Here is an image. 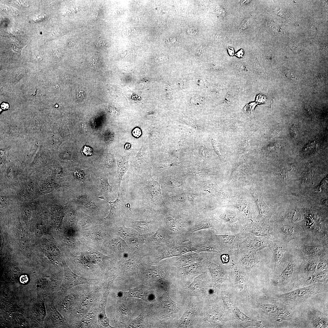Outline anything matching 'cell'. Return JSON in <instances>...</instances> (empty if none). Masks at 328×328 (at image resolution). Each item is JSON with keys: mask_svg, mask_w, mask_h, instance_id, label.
<instances>
[{"mask_svg": "<svg viewBox=\"0 0 328 328\" xmlns=\"http://www.w3.org/2000/svg\"><path fill=\"white\" fill-rule=\"evenodd\" d=\"M302 258L296 251L290 252L288 260L282 270L273 276V283L276 288L283 290L287 287L292 289L299 275Z\"/></svg>", "mask_w": 328, "mask_h": 328, "instance_id": "cell-1", "label": "cell"}, {"mask_svg": "<svg viewBox=\"0 0 328 328\" xmlns=\"http://www.w3.org/2000/svg\"><path fill=\"white\" fill-rule=\"evenodd\" d=\"M328 283H316L296 288L276 295L275 299L295 306L319 293L328 292Z\"/></svg>", "mask_w": 328, "mask_h": 328, "instance_id": "cell-2", "label": "cell"}, {"mask_svg": "<svg viewBox=\"0 0 328 328\" xmlns=\"http://www.w3.org/2000/svg\"><path fill=\"white\" fill-rule=\"evenodd\" d=\"M294 307L276 299L272 301L264 302L260 306L263 314L278 323L292 321L295 317Z\"/></svg>", "mask_w": 328, "mask_h": 328, "instance_id": "cell-3", "label": "cell"}, {"mask_svg": "<svg viewBox=\"0 0 328 328\" xmlns=\"http://www.w3.org/2000/svg\"><path fill=\"white\" fill-rule=\"evenodd\" d=\"M243 232L233 234H212L210 237L220 248L223 252L231 255L236 254L249 234Z\"/></svg>", "mask_w": 328, "mask_h": 328, "instance_id": "cell-4", "label": "cell"}, {"mask_svg": "<svg viewBox=\"0 0 328 328\" xmlns=\"http://www.w3.org/2000/svg\"><path fill=\"white\" fill-rule=\"evenodd\" d=\"M275 239L288 244L291 241L304 237L303 231L299 225L293 223L272 224Z\"/></svg>", "mask_w": 328, "mask_h": 328, "instance_id": "cell-5", "label": "cell"}, {"mask_svg": "<svg viewBox=\"0 0 328 328\" xmlns=\"http://www.w3.org/2000/svg\"><path fill=\"white\" fill-rule=\"evenodd\" d=\"M268 248L272 252L274 258L273 276L278 273L287 263L290 251L288 250L287 244L276 239L272 240Z\"/></svg>", "mask_w": 328, "mask_h": 328, "instance_id": "cell-6", "label": "cell"}, {"mask_svg": "<svg viewBox=\"0 0 328 328\" xmlns=\"http://www.w3.org/2000/svg\"><path fill=\"white\" fill-rule=\"evenodd\" d=\"M199 253L202 251L200 245H193L188 242L180 244L171 245L163 248L158 252L155 257V261L171 257L180 256L189 252Z\"/></svg>", "mask_w": 328, "mask_h": 328, "instance_id": "cell-7", "label": "cell"}, {"mask_svg": "<svg viewBox=\"0 0 328 328\" xmlns=\"http://www.w3.org/2000/svg\"><path fill=\"white\" fill-rule=\"evenodd\" d=\"M232 257L234 261L247 273L250 272L253 266L261 260V257L257 251L241 248Z\"/></svg>", "mask_w": 328, "mask_h": 328, "instance_id": "cell-8", "label": "cell"}, {"mask_svg": "<svg viewBox=\"0 0 328 328\" xmlns=\"http://www.w3.org/2000/svg\"><path fill=\"white\" fill-rule=\"evenodd\" d=\"M295 250L302 258L328 256V244H309L301 243Z\"/></svg>", "mask_w": 328, "mask_h": 328, "instance_id": "cell-9", "label": "cell"}, {"mask_svg": "<svg viewBox=\"0 0 328 328\" xmlns=\"http://www.w3.org/2000/svg\"><path fill=\"white\" fill-rule=\"evenodd\" d=\"M244 232L256 236L266 237L271 240L275 239L273 228L271 224H262L254 219L248 222L245 228Z\"/></svg>", "mask_w": 328, "mask_h": 328, "instance_id": "cell-10", "label": "cell"}, {"mask_svg": "<svg viewBox=\"0 0 328 328\" xmlns=\"http://www.w3.org/2000/svg\"><path fill=\"white\" fill-rule=\"evenodd\" d=\"M117 233L130 247L139 248L144 242L143 238L138 232L133 229L128 228L123 225L118 228Z\"/></svg>", "mask_w": 328, "mask_h": 328, "instance_id": "cell-11", "label": "cell"}, {"mask_svg": "<svg viewBox=\"0 0 328 328\" xmlns=\"http://www.w3.org/2000/svg\"><path fill=\"white\" fill-rule=\"evenodd\" d=\"M328 270L315 272L298 278L291 290L316 283H328Z\"/></svg>", "mask_w": 328, "mask_h": 328, "instance_id": "cell-12", "label": "cell"}, {"mask_svg": "<svg viewBox=\"0 0 328 328\" xmlns=\"http://www.w3.org/2000/svg\"><path fill=\"white\" fill-rule=\"evenodd\" d=\"M271 240L269 238L256 236L249 233L241 244L240 248L257 251L265 248H268Z\"/></svg>", "mask_w": 328, "mask_h": 328, "instance_id": "cell-13", "label": "cell"}, {"mask_svg": "<svg viewBox=\"0 0 328 328\" xmlns=\"http://www.w3.org/2000/svg\"><path fill=\"white\" fill-rule=\"evenodd\" d=\"M208 261V267L211 274L214 287L216 288L226 279L228 272L227 269L217 262L212 261Z\"/></svg>", "mask_w": 328, "mask_h": 328, "instance_id": "cell-14", "label": "cell"}, {"mask_svg": "<svg viewBox=\"0 0 328 328\" xmlns=\"http://www.w3.org/2000/svg\"><path fill=\"white\" fill-rule=\"evenodd\" d=\"M258 211V215L255 220L261 223L270 224L269 220L273 214L272 210L267 206L261 195L257 193L252 194Z\"/></svg>", "mask_w": 328, "mask_h": 328, "instance_id": "cell-15", "label": "cell"}, {"mask_svg": "<svg viewBox=\"0 0 328 328\" xmlns=\"http://www.w3.org/2000/svg\"><path fill=\"white\" fill-rule=\"evenodd\" d=\"M224 300L227 308L231 311L234 316L241 323L243 326H254L264 327L261 321L254 320L248 316L234 305L228 299L224 298Z\"/></svg>", "mask_w": 328, "mask_h": 328, "instance_id": "cell-16", "label": "cell"}, {"mask_svg": "<svg viewBox=\"0 0 328 328\" xmlns=\"http://www.w3.org/2000/svg\"><path fill=\"white\" fill-rule=\"evenodd\" d=\"M308 322L312 327L325 328L328 327L327 315L316 309L311 308L307 313Z\"/></svg>", "mask_w": 328, "mask_h": 328, "instance_id": "cell-17", "label": "cell"}, {"mask_svg": "<svg viewBox=\"0 0 328 328\" xmlns=\"http://www.w3.org/2000/svg\"><path fill=\"white\" fill-rule=\"evenodd\" d=\"M323 257H314L302 258L298 278L313 274L316 270L318 263Z\"/></svg>", "mask_w": 328, "mask_h": 328, "instance_id": "cell-18", "label": "cell"}, {"mask_svg": "<svg viewBox=\"0 0 328 328\" xmlns=\"http://www.w3.org/2000/svg\"><path fill=\"white\" fill-rule=\"evenodd\" d=\"M65 275L64 280L65 287L67 289L83 284L89 283L91 280L80 277L65 267Z\"/></svg>", "mask_w": 328, "mask_h": 328, "instance_id": "cell-19", "label": "cell"}, {"mask_svg": "<svg viewBox=\"0 0 328 328\" xmlns=\"http://www.w3.org/2000/svg\"><path fill=\"white\" fill-rule=\"evenodd\" d=\"M159 310L162 314L168 315L178 312V304L171 299L168 293L164 294L161 297L159 303Z\"/></svg>", "mask_w": 328, "mask_h": 328, "instance_id": "cell-20", "label": "cell"}, {"mask_svg": "<svg viewBox=\"0 0 328 328\" xmlns=\"http://www.w3.org/2000/svg\"><path fill=\"white\" fill-rule=\"evenodd\" d=\"M118 196L117 199L115 201L113 202L108 201L103 196L97 197L99 198L105 200L110 204V210L108 215L104 218L105 220H111L116 217L118 214L121 212L124 206L125 203L122 194L119 192H118Z\"/></svg>", "mask_w": 328, "mask_h": 328, "instance_id": "cell-21", "label": "cell"}, {"mask_svg": "<svg viewBox=\"0 0 328 328\" xmlns=\"http://www.w3.org/2000/svg\"><path fill=\"white\" fill-rule=\"evenodd\" d=\"M202 259L201 254L198 252H192L190 254L182 255L174 263V265L178 268L199 262Z\"/></svg>", "mask_w": 328, "mask_h": 328, "instance_id": "cell-22", "label": "cell"}, {"mask_svg": "<svg viewBox=\"0 0 328 328\" xmlns=\"http://www.w3.org/2000/svg\"><path fill=\"white\" fill-rule=\"evenodd\" d=\"M196 314V311L193 309L190 308L187 309L178 321L179 326L185 327L190 326L193 322Z\"/></svg>", "mask_w": 328, "mask_h": 328, "instance_id": "cell-23", "label": "cell"}, {"mask_svg": "<svg viewBox=\"0 0 328 328\" xmlns=\"http://www.w3.org/2000/svg\"><path fill=\"white\" fill-rule=\"evenodd\" d=\"M169 233L164 228L157 230L151 236L149 241L157 244H164L167 241Z\"/></svg>", "mask_w": 328, "mask_h": 328, "instance_id": "cell-24", "label": "cell"}, {"mask_svg": "<svg viewBox=\"0 0 328 328\" xmlns=\"http://www.w3.org/2000/svg\"><path fill=\"white\" fill-rule=\"evenodd\" d=\"M125 298L127 297H135L140 299L146 301L149 300L150 295L147 292L141 288H137L131 289L128 292H122Z\"/></svg>", "mask_w": 328, "mask_h": 328, "instance_id": "cell-25", "label": "cell"}, {"mask_svg": "<svg viewBox=\"0 0 328 328\" xmlns=\"http://www.w3.org/2000/svg\"><path fill=\"white\" fill-rule=\"evenodd\" d=\"M182 275L186 277H192L199 274L201 267L199 262L180 268Z\"/></svg>", "mask_w": 328, "mask_h": 328, "instance_id": "cell-26", "label": "cell"}, {"mask_svg": "<svg viewBox=\"0 0 328 328\" xmlns=\"http://www.w3.org/2000/svg\"><path fill=\"white\" fill-rule=\"evenodd\" d=\"M144 272L149 278L155 279L162 278L164 275V271L158 266L148 267Z\"/></svg>", "mask_w": 328, "mask_h": 328, "instance_id": "cell-27", "label": "cell"}, {"mask_svg": "<svg viewBox=\"0 0 328 328\" xmlns=\"http://www.w3.org/2000/svg\"><path fill=\"white\" fill-rule=\"evenodd\" d=\"M206 283L205 281L200 277H196L189 286L191 292L198 293H204L205 292Z\"/></svg>", "mask_w": 328, "mask_h": 328, "instance_id": "cell-28", "label": "cell"}, {"mask_svg": "<svg viewBox=\"0 0 328 328\" xmlns=\"http://www.w3.org/2000/svg\"><path fill=\"white\" fill-rule=\"evenodd\" d=\"M131 222L135 229L140 234L148 233L150 230L151 222L148 220H132Z\"/></svg>", "mask_w": 328, "mask_h": 328, "instance_id": "cell-29", "label": "cell"}, {"mask_svg": "<svg viewBox=\"0 0 328 328\" xmlns=\"http://www.w3.org/2000/svg\"><path fill=\"white\" fill-rule=\"evenodd\" d=\"M283 217L293 223H297L301 220V214L296 208H292L287 210L283 215Z\"/></svg>", "mask_w": 328, "mask_h": 328, "instance_id": "cell-30", "label": "cell"}, {"mask_svg": "<svg viewBox=\"0 0 328 328\" xmlns=\"http://www.w3.org/2000/svg\"><path fill=\"white\" fill-rule=\"evenodd\" d=\"M296 169L297 165L295 163L288 164L281 169L280 175L283 179H287L293 175Z\"/></svg>", "mask_w": 328, "mask_h": 328, "instance_id": "cell-31", "label": "cell"}, {"mask_svg": "<svg viewBox=\"0 0 328 328\" xmlns=\"http://www.w3.org/2000/svg\"><path fill=\"white\" fill-rule=\"evenodd\" d=\"M166 224L169 231L174 233H180L183 229L180 223L170 217L166 219Z\"/></svg>", "mask_w": 328, "mask_h": 328, "instance_id": "cell-32", "label": "cell"}, {"mask_svg": "<svg viewBox=\"0 0 328 328\" xmlns=\"http://www.w3.org/2000/svg\"><path fill=\"white\" fill-rule=\"evenodd\" d=\"M316 169L314 165L306 166L302 176V179L304 181L309 180L314 175Z\"/></svg>", "mask_w": 328, "mask_h": 328, "instance_id": "cell-33", "label": "cell"}, {"mask_svg": "<svg viewBox=\"0 0 328 328\" xmlns=\"http://www.w3.org/2000/svg\"><path fill=\"white\" fill-rule=\"evenodd\" d=\"M137 261L136 256L131 255L126 257L122 261L121 267L123 269L127 270L131 268Z\"/></svg>", "mask_w": 328, "mask_h": 328, "instance_id": "cell-34", "label": "cell"}, {"mask_svg": "<svg viewBox=\"0 0 328 328\" xmlns=\"http://www.w3.org/2000/svg\"><path fill=\"white\" fill-rule=\"evenodd\" d=\"M328 256L322 258L318 263L315 272L328 270Z\"/></svg>", "mask_w": 328, "mask_h": 328, "instance_id": "cell-35", "label": "cell"}, {"mask_svg": "<svg viewBox=\"0 0 328 328\" xmlns=\"http://www.w3.org/2000/svg\"><path fill=\"white\" fill-rule=\"evenodd\" d=\"M98 320L99 323L103 326L105 327H111L109 324V320L106 316L104 309L99 314Z\"/></svg>", "mask_w": 328, "mask_h": 328, "instance_id": "cell-36", "label": "cell"}, {"mask_svg": "<svg viewBox=\"0 0 328 328\" xmlns=\"http://www.w3.org/2000/svg\"><path fill=\"white\" fill-rule=\"evenodd\" d=\"M257 104L255 102H253L246 105L244 108V112L249 115H253L254 114V110Z\"/></svg>", "mask_w": 328, "mask_h": 328, "instance_id": "cell-37", "label": "cell"}, {"mask_svg": "<svg viewBox=\"0 0 328 328\" xmlns=\"http://www.w3.org/2000/svg\"><path fill=\"white\" fill-rule=\"evenodd\" d=\"M144 315L140 314L131 323L130 326L131 327H138L142 323Z\"/></svg>", "mask_w": 328, "mask_h": 328, "instance_id": "cell-38", "label": "cell"}, {"mask_svg": "<svg viewBox=\"0 0 328 328\" xmlns=\"http://www.w3.org/2000/svg\"><path fill=\"white\" fill-rule=\"evenodd\" d=\"M289 130L290 135L292 137H295L299 133V128L297 125L292 124L289 127Z\"/></svg>", "mask_w": 328, "mask_h": 328, "instance_id": "cell-39", "label": "cell"}, {"mask_svg": "<svg viewBox=\"0 0 328 328\" xmlns=\"http://www.w3.org/2000/svg\"><path fill=\"white\" fill-rule=\"evenodd\" d=\"M82 153L86 156L92 155L94 154V150L91 148L85 145L81 149Z\"/></svg>", "mask_w": 328, "mask_h": 328, "instance_id": "cell-40", "label": "cell"}, {"mask_svg": "<svg viewBox=\"0 0 328 328\" xmlns=\"http://www.w3.org/2000/svg\"><path fill=\"white\" fill-rule=\"evenodd\" d=\"M250 20L248 18L245 19L241 22L240 29L241 30L244 29L248 26L250 23Z\"/></svg>", "mask_w": 328, "mask_h": 328, "instance_id": "cell-41", "label": "cell"}, {"mask_svg": "<svg viewBox=\"0 0 328 328\" xmlns=\"http://www.w3.org/2000/svg\"><path fill=\"white\" fill-rule=\"evenodd\" d=\"M212 142L213 146L214 147V150H215V151L217 153V155L219 156L220 157V158H221V159H223V157L222 156V155L220 153L217 144L214 140H212Z\"/></svg>", "mask_w": 328, "mask_h": 328, "instance_id": "cell-42", "label": "cell"}, {"mask_svg": "<svg viewBox=\"0 0 328 328\" xmlns=\"http://www.w3.org/2000/svg\"><path fill=\"white\" fill-rule=\"evenodd\" d=\"M203 99L202 97H193L191 99V104H199L202 101Z\"/></svg>", "mask_w": 328, "mask_h": 328, "instance_id": "cell-43", "label": "cell"}, {"mask_svg": "<svg viewBox=\"0 0 328 328\" xmlns=\"http://www.w3.org/2000/svg\"><path fill=\"white\" fill-rule=\"evenodd\" d=\"M198 31L197 29L195 27H191L188 28L187 30V32L190 35L193 36L196 35Z\"/></svg>", "mask_w": 328, "mask_h": 328, "instance_id": "cell-44", "label": "cell"}, {"mask_svg": "<svg viewBox=\"0 0 328 328\" xmlns=\"http://www.w3.org/2000/svg\"><path fill=\"white\" fill-rule=\"evenodd\" d=\"M85 94L83 91H79L76 94V97L77 99L79 101L81 100L84 97Z\"/></svg>", "mask_w": 328, "mask_h": 328, "instance_id": "cell-45", "label": "cell"}, {"mask_svg": "<svg viewBox=\"0 0 328 328\" xmlns=\"http://www.w3.org/2000/svg\"><path fill=\"white\" fill-rule=\"evenodd\" d=\"M179 84L180 87L182 89H183L185 86L186 82L185 79L183 78H180L179 80Z\"/></svg>", "mask_w": 328, "mask_h": 328, "instance_id": "cell-46", "label": "cell"}, {"mask_svg": "<svg viewBox=\"0 0 328 328\" xmlns=\"http://www.w3.org/2000/svg\"><path fill=\"white\" fill-rule=\"evenodd\" d=\"M36 235L37 237H40L43 234L42 230L40 228H37L35 231Z\"/></svg>", "mask_w": 328, "mask_h": 328, "instance_id": "cell-47", "label": "cell"}, {"mask_svg": "<svg viewBox=\"0 0 328 328\" xmlns=\"http://www.w3.org/2000/svg\"><path fill=\"white\" fill-rule=\"evenodd\" d=\"M166 42L170 44H173L175 43L176 42V39L175 38H170L166 41Z\"/></svg>", "mask_w": 328, "mask_h": 328, "instance_id": "cell-48", "label": "cell"}, {"mask_svg": "<svg viewBox=\"0 0 328 328\" xmlns=\"http://www.w3.org/2000/svg\"><path fill=\"white\" fill-rule=\"evenodd\" d=\"M1 107L3 109H7L9 107V105L7 104H6L5 103H3L2 104Z\"/></svg>", "mask_w": 328, "mask_h": 328, "instance_id": "cell-49", "label": "cell"}, {"mask_svg": "<svg viewBox=\"0 0 328 328\" xmlns=\"http://www.w3.org/2000/svg\"><path fill=\"white\" fill-rule=\"evenodd\" d=\"M243 54V53L242 50H241L236 54V55L239 57H242Z\"/></svg>", "mask_w": 328, "mask_h": 328, "instance_id": "cell-50", "label": "cell"}, {"mask_svg": "<svg viewBox=\"0 0 328 328\" xmlns=\"http://www.w3.org/2000/svg\"><path fill=\"white\" fill-rule=\"evenodd\" d=\"M228 50L229 53L230 55L232 56L234 55V52L233 49L232 50L231 49L229 48Z\"/></svg>", "mask_w": 328, "mask_h": 328, "instance_id": "cell-51", "label": "cell"}, {"mask_svg": "<svg viewBox=\"0 0 328 328\" xmlns=\"http://www.w3.org/2000/svg\"><path fill=\"white\" fill-rule=\"evenodd\" d=\"M250 1H249V0H243V1H241V4L242 5H243L246 4L248 3H249V2H250Z\"/></svg>", "mask_w": 328, "mask_h": 328, "instance_id": "cell-52", "label": "cell"}]
</instances>
